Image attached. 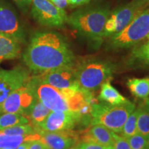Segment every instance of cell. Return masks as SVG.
<instances>
[{"label":"cell","instance_id":"6da1fadb","mask_svg":"<svg viewBox=\"0 0 149 149\" xmlns=\"http://www.w3.org/2000/svg\"><path fill=\"white\" fill-rule=\"evenodd\" d=\"M22 57L29 69L36 74L63 67H74L75 61L66 38L51 31L35 33Z\"/></svg>","mask_w":149,"mask_h":149},{"label":"cell","instance_id":"7a4b0ae2","mask_svg":"<svg viewBox=\"0 0 149 149\" xmlns=\"http://www.w3.org/2000/svg\"><path fill=\"white\" fill-rule=\"evenodd\" d=\"M111 12L107 4L86 6L68 15L66 24L95 48H99L105 39L104 27Z\"/></svg>","mask_w":149,"mask_h":149},{"label":"cell","instance_id":"3957f363","mask_svg":"<svg viewBox=\"0 0 149 149\" xmlns=\"http://www.w3.org/2000/svg\"><path fill=\"white\" fill-rule=\"evenodd\" d=\"M135 108V104L129 100L116 106L106 102L93 104L90 113L91 125L100 124L115 133L120 134L128 117Z\"/></svg>","mask_w":149,"mask_h":149},{"label":"cell","instance_id":"277c9868","mask_svg":"<svg viewBox=\"0 0 149 149\" xmlns=\"http://www.w3.org/2000/svg\"><path fill=\"white\" fill-rule=\"evenodd\" d=\"M76 79L81 90L95 91L102 83L110 79L115 67L109 61L98 59H88L74 67Z\"/></svg>","mask_w":149,"mask_h":149},{"label":"cell","instance_id":"5b68a950","mask_svg":"<svg viewBox=\"0 0 149 149\" xmlns=\"http://www.w3.org/2000/svg\"><path fill=\"white\" fill-rule=\"evenodd\" d=\"M149 34V8H146L122 31L110 37L109 46L114 49L133 47Z\"/></svg>","mask_w":149,"mask_h":149},{"label":"cell","instance_id":"8992f818","mask_svg":"<svg viewBox=\"0 0 149 149\" xmlns=\"http://www.w3.org/2000/svg\"><path fill=\"white\" fill-rule=\"evenodd\" d=\"M37 100L32 77L25 85L12 93L0 105V115L15 113L28 116Z\"/></svg>","mask_w":149,"mask_h":149},{"label":"cell","instance_id":"52a82bcc","mask_svg":"<svg viewBox=\"0 0 149 149\" xmlns=\"http://www.w3.org/2000/svg\"><path fill=\"white\" fill-rule=\"evenodd\" d=\"M31 15L43 26L58 29L64 26L68 17L66 10L57 8L51 0H33Z\"/></svg>","mask_w":149,"mask_h":149},{"label":"cell","instance_id":"ba28073f","mask_svg":"<svg viewBox=\"0 0 149 149\" xmlns=\"http://www.w3.org/2000/svg\"><path fill=\"white\" fill-rule=\"evenodd\" d=\"M146 8L141 3L135 0L117 7L108 18L104 27L105 38L110 37L122 31L135 17Z\"/></svg>","mask_w":149,"mask_h":149},{"label":"cell","instance_id":"9c48e42d","mask_svg":"<svg viewBox=\"0 0 149 149\" xmlns=\"http://www.w3.org/2000/svg\"><path fill=\"white\" fill-rule=\"evenodd\" d=\"M0 33L12 37L21 44L26 43V35L18 13L6 0H0Z\"/></svg>","mask_w":149,"mask_h":149},{"label":"cell","instance_id":"30bf717a","mask_svg":"<svg viewBox=\"0 0 149 149\" xmlns=\"http://www.w3.org/2000/svg\"><path fill=\"white\" fill-rule=\"evenodd\" d=\"M36 97L51 111H70L69 101L59 89L41 82L35 76L32 77Z\"/></svg>","mask_w":149,"mask_h":149},{"label":"cell","instance_id":"8fae6325","mask_svg":"<svg viewBox=\"0 0 149 149\" xmlns=\"http://www.w3.org/2000/svg\"><path fill=\"white\" fill-rule=\"evenodd\" d=\"M29 70L22 66L11 69L0 68V105L17 89L31 79Z\"/></svg>","mask_w":149,"mask_h":149},{"label":"cell","instance_id":"7c38bea8","mask_svg":"<svg viewBox=\"0 0 149 149\" xmlns=\"http://www.w3.org/2000/svg\"><path fill=\"white\" fill-rule=\"evenodd\" d=\"M74 67H63L36 74L35 77L41 82L51 85L60 91H78L81 88L76 79Z\"/></svg>","mask_w":149,"mask_h":149},{"label":"cell","instance_id":"4fadbf2b","mask_svg":"<svg viewBox=\"0 0 149 149\" xmlns=\"http://www.w3.org/2000/svg\"><path fill=\"white\" fill-rule=\"evenodd\" d=\"M83 115L79 112L51 111L44 123L37 129L49 132L69 131L81 120Z\"/></svg>","mask_w":149,"mask_h":149},{"label":"cell","instance_id":"5bb4252c","mask_svg":"<svg viewBox=\"0 0 149 149\" xmlns=\"http://www.w3.org/2000/svg\"><path fill=\"white\" fill-rule=\"evenodd\" d=\"M40 139L48 149H69L75 144L76 139L68 131L49 132L38 130Z\"/></svg>","mask_w":149,"mask_h":149},{"label":"cell","instance_id":"9a60e30c","mask_svg":"<svg viewBox=\"0 0 149 149\" xmlns=\"http://www.w3.org/2000/svg\"><path fill=\"white\" fill-rule=\"evenodd\" d=\"M21 54V44L12 37L0 33V64L3 61L18 58Z\"/></svg>","mask_w":149,"mask_h":149},{"label":"cell","instance_id":"2e32d148","mask_svg":"<svg viewBox=\"0 0 149 149\" xmlns=\"http://www.w3.org/2000/svg\"><path fill=\"white\" fill-rule=\"evenodd\" d=\"M105 126L100 124L93 125L86 133L84 140H91L106 146H113L115 143V135Z\"/></svg>","mask_w":149,"mask_h":149},{"label":"cell","instance_id":"e0dca14e","mask_svg":"<svg viewBox=\"0 0 149 149\" xmlns=\"http://www.w3.org/2000/svg\"><path fill=\"white\" fill-rule=\"evenodd\" d=\"M99 100L113 106L120 105L128 102L120 92L115 89L111 84V78L104 81L101 85V91L99 95Z\"/></svg>","mask_w":149,"mask_h":149},{"label":"cell","instance_id":"ac0fdd59","mask_svg":"<svg viewBox=\"0 0 149 149\" xmlns=\"http://www.w3.org/2000/svg\"><path fill=\"white\" fill-rule=\"evenodd\" d=\"M37 139H40V135L38 133L30 135H7L0 132V148H10L16 149L24 141H34Z\"/></svg>","mask_w":149,"mask_h":149},{"label":"cell","instance_id":"d6986e66","mask_svg":"<svg viewBox=\"0 0 149 149\" xmlns=\"http://www.w3.org/2000/svg\"><path fill=\"white\" fill-rule=\"evenodd\" d=\"M137 133H140L149 141V99H144L137 108Z\"/></svg>","mask_w":149,"mask_h":149},{"label":"cell","instance_id":"ffe728a7","mask_svg":"<svg viewBox=\"0 0 149 149\" xmlns=\"http://www.w3.org/2000/svg\"><path fill=\"white\" fill-rule=\"evenodd\" d=\"M51 111L42 102L37 99L27 116L29 123L34 126L36 131L41 124L46 120Z\"/></svg>","mask_w":149,"mask_h":149},{"label":"cell","instance_id":"44dd1931","mask_svg":"<svg viewBox=\"0 0 149 149\" xmlns=\"http://www.w3.org/2000/svg\"><path fill=\"white\" fill-rule=\"evenodd\" d=\"M127 86L136 97L142 100L149 97V77L132 78L128 80Z\"/></svg>","mask_w":149,"mask_h":149},{"label":"cell","instance_id":"7402d4cb","mask_svg":"<svg viewBox=\"0 0 149 149\" xmlns=\"http://www.w3.org/2000/svg\"><path fill=\"white\" fill-rule=\"evenodd\" d=\"M29 120L25 115L15 113H8L0 115V131L12 126L29 124Z\"/></svg>","mask_w":149,"mask_h":149},{"label":"cell","instance_id":"603a6c76","mask_svg":"<svg viewBox=\"0 0 149 149\" xmlns=\"http://www.w3.org/2000/svg\"><path fill=\"white\" fill-rule=\"evenodd\" d=\"M137 113H138L137 109V108H135V109L128 117L121 133L123 137L128 139L137 133Z\"/></svg>","mask_w":149,"mask_h":149},{"label":"cell","instance_id":"cb8c5ba5","mask_svg":"<svg viewBox=\"0 0 149 149\" xmlns=\"http://www.w3.org/2000/svg\"><path fill=\"white\" fill-rule=\"evenodd\" d=\"M132 57L142 64L149 66V40L140 46H136L132 53Z\"/></svg>","mask_w":149,"mask_h":149},{"label":"cell","instance_id":"d4e9b609","mask_svg":"<svg viewBox=\"0 0 149 149\" xmlns=\"http://www.w3.org/2000/svg\"><path fill=\"white\" fill-rule=\"evenodd\" d=\"M0 132L3 133L7 135H30V134H33L37 133L31 124H22V125H17L12 126L5 128Z\"/></svg>","mask_w":149,"mask_h":149},{"label":"cell","instance_id":"484cf974","mask_svg":"<svg viewBox=\"0 0 149 149\" xmlns=\"http://www.w3.org/2000/svg\"><path fill=\"white\" fill-rule=\"evenodd\" d=\"M128 140L131 149H149V141L140 133H137Z\"/></svg>","mask_w":149,"mask_h":149},{"label":"cell","instance_id":"4316f807","mask_svg":"<svg viewBox=\"0 0 149 149\" xmlns=\"http://www.w3.org/2000/svg\"><path fill=\"white\" fill-rule=\"evenodd\" d=\"M79 149H111L113 146H106L91 140H84L77 146Z\"/></svg>","mask_w":149,"mask_h":149},{"label":"cell","instance_id":"83f0119b","mask_svg":"<svg viewBox=\"0 0 149 149\" xmlns=\"http://www.w3.org/2000/svg\"><path fill=\"white\" fill-rule=\"evenodd\" d=\"M115 143L113 145L114 149H131L127 138L115 133Z\"/></svg>","mask_w":149,"mask_h":149},{"label":"cell","instance_id":"f1b7e54d","mask_svg":"<svg viewBox=\"0 0 149 149\" xmlns=\"http://www.w3.org/2000/svg\"><path fill=\"white\" fill-rule=\"evenodd\" d=\"M17 6L24 14H26L31 8L33 0H13Z\"/></svg>","mask_w":149,"mask_h":149},{"label":"cell","instance_id":"f546056e","mask_svg":"<svg viewBox=\"0 0 149 149\" xmlns=\"http://www.w3.org/2000/svg\"><path fill=\"white\" fill-rule=\"evenodd\" d=\"M29 149H48V148L41 139H37L31 142Z\"/></svg>","mask_w":149,"mask_h":149},{"label":"cell","instance_id":"4dcf8cb0","mask_svg":"<svg viewBox=\"0 0 149 149\" xmlns=\"http://www.w3.org/2000/svg\"><path fill=\"white\" fill-rule=\"evenodd\" d=\"M53 3L57 8L62 10H65V8L68 5V0H51Z\"/></svg>","mask_w":149,"mask_h":149},{"label":"cell","instance_id":"1f68e13d","mask_svg":"<svg viewBox=\"0 0 149 149\" xmlns=\"http://www.w3.org/2000/svg\"><path fill=\"white\" fill-rule=\"evenodd\" d=\"M68 4L71 6H78L90 2L92 0H68Z\"/></svg>","mask_w":149,"mask_h":149},{"label":"cell","instance_id":"d6a6232c","mask_svg":"<svg viewBox=\"0 0 149 149\" xmlns=\"http://www.w3.org/2000/svg\"><path fill=\"white\" fill-rule=\"evenodd\" d=\"M33 141H24V142L22 143L16 149H29L30 145H31V142Z\"/></svg>","mask_w":149,"mask_h":149},{"label":"cell","instance_id":"836d02e7","mask_svg":"<svg viewBox=\"0 0 149 149\" xmlns=\"http://www.w3.org/2000/svg\"><path fill=\"white\" fill-rule=\"evenodd\" d=\"M135 1L141 3L146 7L149 5V0H135Z\"/></svg>","mask_w":149,"mask_h":149},{"label":"cell","instance_id":"e575fe53","mask_svg":"<svg viewBox=\"0 0 149 149\" xmlns=\"http://www.w3.org/2000/svg\"><path fill=\"white\" fill-rule=\"evenodd\" d=\"M69 149H79V148H78L77 147H74V148H70Z\"/></svg>","mask_w":149,"mask_h":149},{"label":"cell","instance_id":"d590c367","mask_svg":"<svg viewBox=\"0 0 149 149\" xmlns=\"http://www.w3.org/2000/svg\"><path fill=\"white\" fill-rule=\"evenodd\" d=\"M0 149H13V148H0Z\"/></svg>","mask_w":149,"mask_h":149},{"label":"cell","instance_id":"8d00e7d4","mask_svg":"<svg viewBox=\"0 0 149 149\" xmlns=\"http://www.w3.org/2000/svg\"><path fill=\"white\" fill-rule=\"evenodd\" d=\"M146 38H147V39H148V40H149V34L148 35V36H147V37H146Z\"/></svg>","mask_w":149,"mask_h":149},{"label":"cell","instance_id":"74e56055","mask_svg":"<svg viewBox=\"0 0 149 149\" xmlns=\"http://www.w3.org/2000/svg\"><path fill=\"white\" fill-rule=\"evenodd\" d=\"M111 149H114V147H113V148H111Z\"/></svg>","mask_w":149,"mask_h":149},{"label":"cell","instance_id":"f35d334b","mask_svg":"<svg viewBox=\"0 0 149 149\" xmlns=\"http://www.w3.org/2000/svg\"></svg>","mask_w":149,"mask_h":149}]
</instances>
